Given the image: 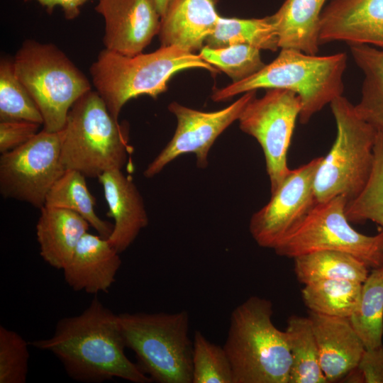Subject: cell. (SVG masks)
I'll list each match as a JSON object with an SVG mask.
<instances>
[{"mask_svg":"<svg viewBox=\"0 0 383 383\" xmlns=\"http://www.w3.org/2000/svg\"><path fill=\"white\" fill-rule=\"evenodd\" d=\"M153 1L155 2V4L156 6V8L160 16L162 17L165 14L167 10V8L171 0H153Z\"/></svg>","mask_w":383,"mask_h":383,"instance_id":"37","label":"cell"},{"mask_svg":"<svg viewBox=\"0 0 383 383\" xmlns=\"http://www.w3.org/2000/svg\"><path fill=\"white\" fill-rule=\"evenodd\" d=\"M326 0H286L270 16L279 48L316 55L319 50L320 18Z\"/></svg>","mask_w":383,"mask_h":383,"instance_id":"21","label":"cell"},{"mask_svg":"<svg viewBox=\"0 0 383 383\" xmlns=\"http://www.w3.org/2000/svg\"><path fill=\"white\" fill-rule=\"evenodd\" d=\"M0 121H27L43 124L32 96L16 75L13 62L0 60Z\"/></svg>","mask_w":383,"mask_h":383,"instance_id":"30","label":"cell"},{"mask_svg":"<svg viewBox=\"0 0 383 383\" xmlns=\"http://www.w3.org/2000/svg\"><path fill=\"white\" fill-rule=\"evenodd\" d=\"M85 178L77 170H65L49 191L45 206L65 209L79 214L99 235L108 238L113 225L99 218L95 212L96 201Z\"/></svg>","mask_w":383,"mask_h":383,"instance_id":"24","label":"cell"},{"mask_svg":"<svg viewBox=\"0 0 383 383\" xmlns=\"http://www.w3.org/2000/svg\"><path fill=\"white\" fill-rule=\"evenodd\" d=\"M357 370L364 383H383V346L366 350Z\"/></svg>","mask_w":383,"mask_h":383,"instance_id":"35","label":"cell"},{"mask_svg":"<svg viewBox=\"0 0 383 383\" xmlns=\"http://www.w3.org/2000/svg\"><path fill=\"white\" fill-rule=\"evenodd\" d=\"M95 10L104 19L105 49L133 56L158 34L161 16L153 0H99Z\"/></svg>","mask_w":383,"mask_h":383,"instance_id":"14","label":"cell"},{"mask_svg":"<svg viewBox=\"0 0 383 383\" xmlns=\"http://www.w3.org/2000/svg\"><path fill=\"white\" fill-rule=\"evenodd\" d=\"M30 345L52 353L75 381L100 383L118 378L133 383L152 382L125 353L118 314L96 296L80 314L59 320L50 338Z\"/></svg>","mask_w":383,"mask_h":383,"instance_id":"1","label":"cell"},{"mask_svg":"<svg viewBox=\"0 0 383 383\" xmlns=\"http://www.w3.org/2000/svg\"><path fill=\"white\" fill-rule=\"evenodd\" d=\"M126 348L152 381L192 383L193 342L187 311L118 314Z\"/></svg>","mask_w":383,"mask_h":383,"instance_id":"6","label":"cell"},{"mask_svg":"<svg viewBox=\"0 0 383 383\" xmlns=\"http://www.w3.org/2000/svg\"><path fill=\"white\" fill-rule=\"evenodd\" d=\"M98 179L109 206V216L114 221L108 240L121 253L148 226V216L144 201L133 180L121 170L107 171Z\"/></svg>","mask_w":383,"mask_h":383,"instance_id":"18","label":"cell"},{"mask_svg":"<svg viewBox=\"0 0 383 383\" xmlns=\"http://www.w3.org/2000/svg\"><path fill=\"white\" fill-rule=\"evenodd\" d=\"M13 62L16 75L35 102L43 129L60 131L72 105L91 86L83 72L57 46L27 40Z\"/></svg>","mask_w":383,"mask_h":383,"instance_id":"8","label":"cell"},{"mask_svg":"<svg viewBox=\"0 0 383 383\" xmlns=\"http://www.w3.org/2000/svg\"><path fill=\"white\" fill-rule=\"evenodd\" d=\"M192 383H233L232 367L223 348L199 331L193 340Z\"/></svg>","mask_w":383,"mask_h":383,"instance_id":"32","label":"cell"},{"mask_svg":"<svg viewBox=\"0 0 383 383\" xmlns=\"http://www.w3.org/2000/svg\"><path fill=\"white\" fill-rule=\"evenodd\" d=\"M61 133L44 129L0 157V193L41 209L55 182L65 172Z\"/></svg>","mask_w":383,"mask_h":383,"instance_id":"10","label":"cell"},{"mask_svg":"<svg viewBox=\"0 0 383 383\" xmlns=\"http://www.w3.org/2000/svg\"><path fill=\"white\" fill-rule=\"evenodd\" d=\"M297 279L308 284L326 279H345L363 283L369 267L355 256L338 251L323 250L294 258Z\"/></svg>","mask_w":383,"mask_h":383,"instance_id":"23","label":"cell"},{"mask_svg":"<svg viewBox=\"0 0 383 383\" xmlns=\"http://www.w3.org/2000/svg\"><path fill=\"white\" fill-rule=\"evenodd\" d=\"M213 1H214V2L216 4V3L218 2L219 0H213Z\"/></svg>","mask_w":383,"mask_h":383,"instance_id":"38","label":"cell"},{"mask_svg":"<svg viewBox=\"0 0 383 383\" xmlns=\"http://www.w3.org/2000/svg\"><path fill=\"white\" fill-rule=\"evenodd\" d=\"M119 254L108 238L88 232L62 269L65 280L77 292H106L115 282L121 267Z\"/></svg>","mask_w":383,"mask_h":383,"instance_id":"17","label":"cell"},{"mask_svg":"<svg viewBox=\"0 0 383 383\" xmlns=\"http://www.w3.org/2000/svg\"><path fill=\"white\" fill-rule=\"evenodd\" d=\"M28 343L18 333L0 326V383H25Z\"/></svg>","mask_w":383,"mask_h":383,"instance_id":"33","label":"cell"},{"mask_svg":"<svg viewBox=\"0 0 383 383\" xmlns=\"http://www.w3.org/2000/svg\"><path fill=\"white\" fill-rule=\"evenodd\" d=\"M201 58L225 72L233 82L244 80L262 70L260 50L244 44L213 48L204 45L199 54Z\"/></svg>","mask_w":383,"mask_h":383,"instance_id":"31","label":"cell"},{"mask_svg":"<svg viewBox=\"0 0 383 383\" xmlns=\"http://www.w3.org/2000/svg\"><path fill=\"white\" fill-rule=\"evenodd\" d=\"M205 69L216 74L218 69L199 55L176 46H161L157 50L127 56L104 49L90 67L92 83L111 116L118 119L125 104L148 95L153 99L167 89L172 77L182 70Z\"/></svg>","mask_w":383,"mask_h":383,"instance_id":"4","label":"cell"},{"mask_svg":"<svg viewBox=\"0 0 383 383\" xmlns=\"http://www.w3.org/2000/svg\"><path fill=\"white\" fill-rule=\"evenodd\" d=\"M347 202L344 196L316 202L273 250L291 258L317 251H338L355 256L372 269L383 266V231L366 235L355 230L345 215Z\"/></svg>","mask_w":383,"mask_h":383,"instance_id":"9","label":"cell"},{"mask_svg":"<svg viewBox=\"0 0 383 383\" xmlns=\"http://www.w3.org/2000/svg\"><path fill=\"white\" fill-rule=\"evenodd\" d=\"M40 124L27 121H0V152L11 151L33 138Z\"/></svg>","mask_w":383,"mask_h":383,"instance_id":"34","label":"cell"},{"mask_svg":"<svg viewBox=\"0 0 383 383\" xmlns=\"http://www.w3.org/2000/svg\"><path fill=\"white\" fill-rule=\"evenodd\" d=\"M374 163L370 177L362 192L345 206L350 222L367 220L380 226L383 231V132L377 131L374 146Z\"/></svg>","mask_w":383,"mask_h":383,"instance_id":"29","label":"cell"},{"mask_svg":"<svg viewBox=\"0 0 383 383\" xmlns=\"http://www.w3.org/2000/svg\"><path fill=\"white\" fill-rule=\"evenodd\" d=\"M349 318L366 350L382 346L383 266L369 273L362 284L358 306Z\"/></svg>","mask_w":383,"mask_h":383,"instance_id":"27","label":"cell"},{"mask_svg":"<svg viewBox=\"0 0 383 383\" xmlns=\"http://www.w3.org/2000/svg\"><path fill=\"white\" fill-rule=\"evenodd\" d=\"M362 284L345 279L321 280L305 284L301 294L309 311L350 318L360 303Z\"/></svg>","mask_w":383,"mask_h":383,"instance_id":"28","label":"cell"},{"mask_svg":"<svg viewBox=\"0 0 383 383\" xmlns=\"http://www.w3.org/2000/svg\"><path fill=\"white\" fill-rule=\"evenodd\" d=\"M301 102L294 92L270 89L261 98L252 99L239 118L240 129L260 145L272 193L290 171L287 152Z\"/></svg>","mask_w":383,"mask_h":383,"instance_id":"11","label":"cell"},{"mask_svg":"<svg viewBox=\"0 0 383 383\" xmlns=\"http://www.w3.org/2000/svg\"><path fill=\"white\" fill-rule=\"evenodd\" d=\"M330 105L337 135L317 168L315 199L322 202L344 196L349 201L362 192L370 177L377 131L358 116L347 98L337 97Z\"/></svg>","mask_w":383,"mask_h":383,"instance_id":"7","label":"cell"},{"mask_svg":"<svg viewBox=\"0 0 383 383\" xmlns=\"http://www.w3.org/2000/svg\"><path fill=\"white\" fill-rule=\"evenodd\" d=\"M321 159L290 170L269 202L252 216L249 230L258 245L273 249L316 203L313 183Z\"/></svg>","mask_w":383,"mask_h":383,"instance_id":"13","label":"cell"},{"mask_svg":"<svg viewBox=\"0 0 383 383\" xmlns=\"http://www.w3.org/2000/svg\"><path fill=\"white\" fill-rule=\"evenodd\" d=\"M205 43V45L213 48L238 44L249 45L260 50L270 51L279 48L278 37L270 16L249 19L220 16Z\"/></svg>","mask_w":383,"mask_h":383,"instance_id":"26","label":"cell"},{"mask_svg":"<svg viewBox=\"0 0 383 383\" xmlns=\"http://www.w3.org/2000/svg\"><path fill=\"white\" fill-rule=\"evenodd\" d=\"M354 62L364 74L361 97L355 105L358 116L383 132V48L350 45Z\"/></svg>","mask_w":383,"mask_h":383,"instance_id":"22","label":"cell"},{"mask_svg":"<svg viewBox=\"0 0 383 383\" xmlns=\"http://www.w3.org/2000/svg\"><path fill=\"white\" fill-rule=\"evenodd\" d=\"M316 338L321 368L328 382L356 369L366 349L350 318L309 312Z\"/></svg>","mask_w":383,"mask_h":383,"instance_id":"16","label":"cell"},{"mask_svg":"<svg viewBox=\"0 0 383 383\" xmlns=\"http://www.w3.org/2000/svg\"><path fill=\"white\" fill-rule=\"evenodd\" d=\"M334 41L383 48V0H331L321 15L319 44Z\"/></svg>","mask_w":383,"mask_h":383,"instance_id":"15","label":"cell"},{"mask_svg":"<svg viewBox=\"0 0 383 383\" xmlns=\"http://www.w3.org/2000/svg\"><path fill=\"white\" fill-rule=\"evenodd\" d=\"M285 332L292 357L289 383H327L309 316H290Z\"/></svg>","mask_w":383,"mask_h":383,"instance_id":"25","label":"cell"},{"mask_svg":"<svg viewBox=\"0 0 383 383\" xmlns=\"http://www.w3.org/2000/svg\"><path fill=\"white\" fill-rule=\"evenodd\" d=\"M90 226L72 211L44 206L35 227L41 257L52 267L62 270Z\"/></svg>","mask_w":383,"mask_h":383,"instance_id":"20","label":"cell"},{"mask_svg":"<svg viewBox=\"0 0 383 383\" xmlns=\"http://www.w3.org/2000/svg\"><path fill=\"white\" fill-rule=\"evenodd\" d=\"M213 0H171L160 20L161 46L200 51L221 16Z\"/></svg>","mask_w":383,"mask_h":383,"instance_id":"19","label":"cell"},{"mask_svg":"<svg viewBox=\"0 0 383 383\" xmlns=\"http://www.w3.org/2000/svg\"><path fill=\"white\" fill-rule=\"evenodd\" d=\"M61 133V162L86 177L121 170L130 152L128 125L110 113L96 91L82 95L68 112Z\"/></svg>","mask_w":383,"mask_h":383,"instance_id":"5","label":"cell"},{"mask_svg":"<svg viewBox=\"0 0 383 383\" xmlns=\"http://www.w3.org/2000/svg\"><path fill=\"white\" fill-rule=\"evenodd\" d=\"M270 300L252 296L232 312L223 348L233 383H289L292 357L287 333L272 322Z\"/></svg>","mask_w":383,"mask_h":383,"instance_id":"3","label":"cell"},{"mask_svg":"<svg viewBox=\"0 0 383 383\" xmlns=\"http://www.w3.org/2000/svg\"><path fill=\"white\" fill-rule=\"evenodd\" d=\"M36 1L51 14L56 6H60L67 20H73L80 14V8L89 0H23Z\"/></svg>","mask_w":383,"mask_h":383,"instance_id":"36","label":"cell"},{"mask_svg":"<svg viewBox=\"0 0 383 383\" xmlns=\"http://www.w3.org/2000/svg\"><path fill=\"white\" fill-rule=\"evenodd\" d=\"M257 90L243 93L228 106L216 111L205 112L173 101L169 111L177 118L173 137L148 165L143 174L151 178L160 173L179 156L193 153L201 169L208 166L209 150L216 138L235 121L238 120L245 106L255 97Z\"/></svg>","mask_w":383,"mask_h":383,"instance_id":"12","label":"cell"},{"mask_svg":"<svg viewBox=\"0 0 383 383\" xmlns=\"http://www.w3.org/2000/svg\"><path fill=\"white\" fill-rule=\"evenodd\" d=\"M347 55L318 56L294 49H281L270 64L248 78L217 89L213 101H223L234 96L258 89H283L294 92L301 102V123L333 100L343 96V75L347 66Z\"/></svg>","mask_w":383,"mask_h":383,"instance_id":"2","label":"cell"}]
</instances>
